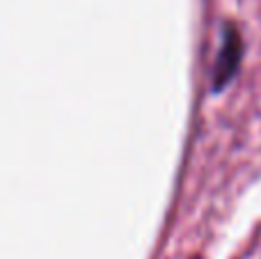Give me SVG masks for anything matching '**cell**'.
<instances>
[{
    "label": "cell",
    "instance_id": "6da1fadb",
    "mask_svg": "<svg viewBox=\"0 0 261 259\" xmlns=\"http://www.w3.org/2000/svg\"><path fill=\"white\" fill-rule=\"evenodd\" d=\"M241 58H243V41L234 25H229L225 30V39H222L220 53H218L216 67H213V90H222L227 83L234 78V73L239 71Z\"/></svg>",
    "mask_w": 261,
    "mask_h": 259
}]
</instances>
